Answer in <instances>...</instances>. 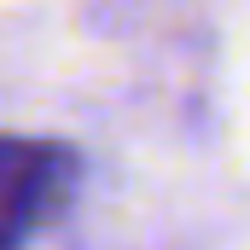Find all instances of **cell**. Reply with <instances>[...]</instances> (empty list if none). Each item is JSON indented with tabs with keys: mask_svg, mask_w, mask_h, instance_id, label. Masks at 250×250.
<instances>
[{
	"mask_svg": "<svg viewBox=\"0 0 250 250\" xmlns=\"http://www.w3.org/2000/svg\"><path fill=\"white\" fill-rule=\"evenodd\" d=\"M76 157L53 140L0 134V250H23L70 198Z\"/></svg>",
	"mask_w": 250,
	"mask_h": 250,
	"instance_id": "cell-1",
	"label": "cell"
}]
</instances>
